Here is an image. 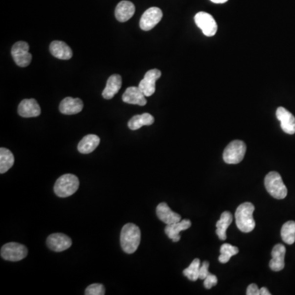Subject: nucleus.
Wrapping results in <instances>:
<instances>
[{
	"label": "nucleus",
	"instance_id": "obj_1",
	"mask_svg": "<svg viewBox=\"0 0 295 295\" xmlns=\"http://www.w3.org/2000/svg\"><path fill=\"white\" fill-rule=\"evenodd\" d=\"M141 240V232L136 225L128 223L121 231V246L124 252L131 254L136 251Z\"/></svg>",
	"mask_w": 295,
	"mask_h": 295
},
{
	"label": "nucleus",
	"instance_id": "obj_2",
	"mask_svg": "<svg viewBox=\"0 0 295 295\" xmlns=\"http://www.w3.org/2000/svg\"><path fill=\"white\" fill-rule=\"evenodd\" d=\"M254 205L252 203L246 202L240 204L235 211V223L242 232L250 233L254 229Z\"/></svg>",
	"mask_w": 295,
	"mask_h": 295
},
{
	"label": "nucleus",
	"instance_id": "obj_3",
	"mask_svg": "<svg viewBox=\"0 0 295 295\" xmlns=\"http://www.w3.org/2000/svg\"><path fill=\"white\" fill-rule=\"evenodd\" d=\"M78 177L73 174H65L59 177L54 184V192L60 198H67L76 193L78 189Z\"/></svg>",
	"mask_w": 295,
	"mask_h": 295
},
{
	"label": "nucleus",
	"instance_id": "obj_4",
	"mask_svg": "<svg viewBox=\"0 0 295 295\" xmlns=\"http://www.w3.org/2000/svg\"><path fill=\"white\" fill-rule=\"evenodd\" d=\"M265 187L268 193L276 200H283L287 196V188L278 172H271L266 176Z\"/></svg>",
	"mask_w": 295,
	"mask_h": 295
},
{
	"label": "nucleus",
	"instance_id": "obj_5",
	"mask_svg": "<svg viewBox=\"0 0 295 295\" xmlns=\"http://www.w3.org/2000/svg\"><path fill=\"white\" fill-rule=\"evenodd\" d=\"M247 147L245 142L234 140L230 142L223 152V159L228 164H238L245 158Z\"/></svg>",
	"mask_w": 295,
	"mask_h": 295
},
{
	"label": "nucleus",
	"instance_id": "obj_6",
	"mask_svg": "<svg viewBox=\"0 0 295 295\" xmlns=\"http://www.w3.org/2000/svg\"><path fill=\"white\" fill-rule=\"evenodd\" d=\"M28 254V250L25 245L18 243L11 242L3 245L1 249V257L6 261L18 262L25 258Z\"/></svg>",
	"mask_w": 295,
	"mask_h": 295
},
{
	"label": "nucleus",
	"instance_id": "obj_7",
	"mask_svg": "<svg viewBox=\"0 0 295 295\" xmlns=\"http://www.w3.org/2000/svg\"><path fill=\"white\" fill-rule=\"evenodd\" d=\"M29 45L25 41H18L12 48L13 60L21 68H25L31 63L32 55L29 53Z\"/></svg>",
	"mask_w": 295,
	"mask_h": 295
},
{
	"label": "nucleus",
	"instance_id": "obj_8",
	"mask_svg": "<svg viewBox=\"0 0 295 295\" xmlns=\"http://www.w3.org/2000/svg\"><path fill=\"white\" fill-rule=\"evenodd\" d=\"M196 25L202 30L205 36L211 37L216 35L217 31V24L214 18L209 13L200 12L194 17Z\"/></svg>",
	"mask_w": 295,
	"mask_h": 295
},
{
	"label": "nucleus",
	"instance_id": "obj_9",
	"mask_svg": "<svg viewBox=\"0 0 295 295\" xmlns=\"http://www.w3.org/2000/svg\"><path fill=\"white\" fill-rule=\"evenodd\" d=\"M161 76V71L158 69H152L147 71L143 78L139 84V90L144 93L146 97L153 95L156 91V81L159 80Z\"/></svg>",
	"mask_w": 295,
	"mask_h": 295
},
{
	"label": "nucleus",
	"instance_id": "obj_10",
	"mask_svg": "<svg viewBox=\"0 0 295 295\" xmlns=\"http://www.w3.org/2000/svg\"><path fill=\"white\" fill-rule=\"evenodd\" d=\"M161 18L162 12L161 9L157 7H152L147 9L142 15L139 22V26L142 30L145 31L152 30L161 20Z\"/></svg>",
	"mask_w": 295,
	"mask_h": 295
},
{
	"label": "nucleus",
	"instance_id": "obj_11",
	"mask_svg": "<svg viewBox=\"0 0 295 295\" xmlns=\"http://www.w3.org/2000/svg\"><path fill=\"white\" fill-rule=\"evenodd\" d=\"M71 238L62 233H54L48 236L47 239V245L51 250L54 252H63L71 247Z\"/></svg>",
	"mask_w": 295,
	"mask_h": 295
},
{
	"label": "nucleus",
	"instance_id": "obj_12",
	"mask_svg": "<svg viewBox=\"0 0 295 295\" xmlns=\"http://www.w3.org/2000/svg\"><path fill=\"white\" fill-rule=\"evenodd\" d=\"M276 117L280 121V126L286 134H295V117L290 112L283 107L276 110Z\"/></svg>",
	"mask_w": 295,
	"mask_h": 295
},
{
	"label": "nucleus",
	"instance_id": "obj_13",
	"mask_svg": "<svg viewBox=\"0 0 295 295\" xmlns=\"http://www.w3.org/2000/svg\"><path fill=\"white\" fill-rule=\"evenodd\" d=\"M18 113L23 117H36L41 115V107L34 98L23 99L18 106Z\"/></svg>",
	"mask_w": 295,
	"mask_h": 295
},
{
	"label": "nucleus",
	"instance_id": "obj_14",
	"mask_svg": "<svg viewBox=\"0 0 295 295\" xmlns=\"http://www.w3.org/2000/svg\"><path fill=\"white\" fill-rule=\"evenodd\" d=\"M157 216L159 219L165 224L170 225L182 221L181 215L173 212L166 203H161L158 205L156 209Z\"/></svg>",
	"mask_w": 295,
	"mask_h": 295
},
{
	"label": "nucleus",
	"instance_id": "obj_15",
	"mask_svg": "<svg viewBox=\"0 0 295 295\" xmlns=\"http://www.w3.org/2000/svg\"><path fill=\"white\" fill-rule=\"evenodd\" d=\"M286 253V249L281 244L275 245L273 248L272 256V259L271 260L269 266L273 272H280L285 268V257Z\"/></svg>",
	"mask_w": 295,
	"mask_h": 295
},
{
	"label": "nucleus",
	"instance_id": "obj_16",
	"mask_svg": "<svg viewBox=\"0 0 295 295\" xmlns=\"http://www.w3.org/2000/svg\"><path fill=\"white\" fill-rule=\"evenodd\" d=\"M146 96L139 90V87L131 86L126 89L122 95V100L129 104H137L139 106H144L147 104Z\"/></svg>",
	"mask_w": 295,
	"mask_h": 295
},
{
	"label": "nucleus",
	"instance_id": "obj_17",
	"mask_svg": "<svg viewBox=\"0 0 295 295\" xmlns=\"http://www.w3.org/2000/svg\"><path fill=\"white\" fill-rule=\"evenodd\" d=\"M83 107V102L80 98L67 97L61 102L59 110L65 115H73L81 113Z\"/></svg>",
	"mask_w": 295,
	"mask_h": 295
},
{
	"label": "nucleus",
	"instance_id": "obj_18",
	"mask_svg": "<svg viewBox=\"0 0 295 295\" xmlns=\"http://www.w3.org/2000/svg\"><path fill=\"white\" fill-rule=\"evenodd\" d=\"M191 227V222L189 219L182 220L172 224L167 225L165 228V233L173 242H178L181 240L180 233L189 229Z\"/></svg>",
	"mask_w": 295,
	"mask_h": 295
},
{
	"label": "nucleus",
	"instance_id": "obj_19",
	"mask_svg": "<svg viewBox=\"0 0 295 295\" xmlns=\"http://www.w3.org/2000/svg\"><path fill=\"white\" fill-rule=\"evenodd\" d=\"M135 12H136V7L133 3H131L130 1L123 0L116 6L115 16L119 22L126 23L133 17Z\"/></svg>",
	"mask_w": 295,
	"mask_h": 295
},
{
	"label": "nucleus",
	"instance_id": "obj_20",
	"mask_svg": "<svg viewBox=\"0 0 295 295\" xmlns=\"http://www.w3.org/2000/svg\"><path fill=\"white\" fill-rule=\"evenodd\" d=\"M51 53L61 60H69L73 55L71 48L63 41H54L49 46Z\"/></svg>",
	"mask_w": 295,
	"mask_h": 295
},
{
	"label": "nucleus",
	"instance_id": "obj_21",
	"mask_svg": "<svg viewBox=\"0 0 295 295\" xmlns=\"http://www.w3.org/2000/svg\"><path fill=\"white\" fill-rule=\"evenodd\" d=\"M122 85L121 76L118 74H113L107 81L106 87L103 91V97L106 99H111L118 93Z\"/></svg>",
	"mask_w": 295,
	"mask_h": 295
},
{
	"label": "nucleus",
	"instance_id": "obj_22",
	"mask_svg": "<svg viewBox=\"0 0 295 295\" xmlns=\"http://www.w3.org/2000/svg\"><path fill=\"white\" fill-rule=\"evenodd\" d=\"M100 143V139L96 135H88L84 137L78 144V151L81 154H88L95 150Z\"/></svg>",
	"mask_w": 295,
	"mask_h": 295
},
{
	"label": "nucleus",
	"instance_id": "obj_23",
	"mask_svg": "<svg viewBox=\"0 0 295 295\" xmlns=\"http://www.w3.org/2000/svg\"><path fill=\"white\" fill-rule=\"evenodd\" d=\"M233 221V216L229 212H222L221 218L216 223V233L221 240H227V229Z\"/></svg>",
	"mask_w": 295,
	"mask_h": 295
},
{
	"label": "nucleus",
	"instance_id": "obj_24",
	"mask_svg": "<svg viewBox=\"0 0 295 295\" xmlns=\"http://www.w3.org/2000/svg\"><path fill=\"white\" fill-rule=\"evenodd\" d=\"M154 122V117L151 114L144 113L134 116L129 121V128L132 131H136L144 126H151Z\"/></svg>",
	"mask_w": 295,
	"mask_h": 295
},
{
	"label": "nucleus",
	"instance_id": "obj_25",
	"mask_svg": "<svg viewBox=\"0 0 295 295\" xmlns=\"http://www.w3.org/2000/svg\"><path fill=\"white\" fill-rule=\"evenodd\" d=\"M14 164V156L13 153L5 149H0V173L3 174L8 172Z\"/></svg>",
	"mask_w": 295,
	"mask_h": 295
},
{
	"label": "nucleus",
	"instance_id": "obj_26",
	"mask_svg": "<svg viewBox=\"0 0 295 295\" xmlns=\"http://www.w3.org/2000/svg\"><path fill=\"white\" fill-rule=\"evenodd\" d=\"M283 241L287 245H293L295 242V222L289 221L283 225L280 231Z\"/></svg>",
	"mask_w": 295,
	"mask_h": 295
},
{
	"label": "nucleus",
	"instance_id": "obj_27",
	"mask_svg": "<svg viewBox=\"0 0 295 295\" xmlns=\"http://www.w3.org/2000/svg\"><path fill=\"white\" fill-rule=\"evenodd\" d=\"M221 255L219 256V262L221 263H227L229 262L230 257L235 256L239 252V249L235 246L229 245V244H223L220 249Z\"/></svg>",
	"mask_w": 295,
	"mask_h": 295
},
{
	"label": "nucleus",
	"instance_id": "obj_28",
	"mask_svg": "<svg viewBox=\"0 0 295 295\" xmlns=\"http://www.w3.org/2000/svg\"><path fill=\"white\" fill-rule=\"evenodd\" d=\"M200 267H201L200 260L199 258H195L191 262V264L189 266V268H187L186 269L183 271V274L189 280L195 281L198 279H200Z\"/></svg>",
	"mask_w": 295,
	"mask_h": 295
},
{
	"label": "nucleus",
	"instance_id": "obj_29",
	"mask_svg": "<svg viewBox=\"0 0 295 295\" xmlns=\"http://www.w3.org/2000/svg\"><path fill=\"white\" fill-rule=\"evenodd\" d=\"M85 295H105V289L102 284H92L86 288Z\"/></svg>",
	"mask_w": 295,
	"mask_h": 295
},
{
	"label": "nucleus",
	"instance_id": "obj_30",
	"mask_svg": "<svg viewBox=\"0 0 295 295\" xmlns=\"http://www.w3.org/2000/svg\"><path fill=\"white\" fill-rule=\"evenodd\" d=\"M217 284V277L213 274L210 273L207 277L204 279V286L206 289L209 290Z\"/></svg>",
	"mask_w": 295,
	"mask_h": 295
},
{
	"label": "nucleus",
	"instance_id": "obj_31",
	"mask_svg": "<svg viewBox=\"0 0 295 295\" xmlns=\"http://www.w3.org/2000/svg\"><path fill=\"white\" fill-rule=\"evenodd\" d=\"M208 268H209V262H207V261L203 262L200 270V280H204L205 278L209 275L210 272H208Z\"/></svg>",
	"mask_w": 295,
	"mask_h": 295
},
{
	"label": "nucleus",
	"instance_id": "obj_32",
	"mask_svg": "<svg viewBox=\"0 0 295 295\" xmlns=\"http://www.w3.org/2000/svg\"><path fill=\"white\" fill-rule=\"evenodd\" d=\"M247 295H260V290L256 284H251L247 289Z\"/></svg>",
	"mask_w": 295,
	"mask_h": 295
},
{
	"label": "nucleus",
	"instance_id": "obj_33",
	"mask_svg": "<svg viewBox=\"0 0 295 295\" xmlns=\"http://www.w3.org/2000/svg\"><path fill=\"white\" fill-rule=\"evenodd\" d=\"M271 293L266 287H262L260 289V295H270Z\"/></svg>",
	"mask_w": 295,
	"mask_h": 295
},
{
	"label": "nucleus",
	"instance_id": "obj_34",
	"mask_svg": "<svg viewBox=\"0 0 295 295\" xmlns=\"http://www.w3.org/2000/svg\"><path fill=\"white\" fill-rule=\"evenodd\" d=\"M211 1L214 3H227L228 0H211Z\"/></svg>",
	"mask_w": 295,
	"mask_h": 295
}]
</instances>
